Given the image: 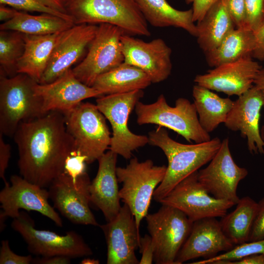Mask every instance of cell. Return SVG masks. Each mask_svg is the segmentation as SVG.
Here are the masks:
<instances>
[{
	"mask_svg": "<svg viewBox=\"0 0 264 264\" xmlns=\"http://www.w3.org/2000/svg\"><path fill=\"white\" fill-rule=\"evenodd\" d=\"M121 44L125 63L141 69L152 83L165 80L172 69L171 48L161 38L146 42L123 34Z\"/></svg>",
	"mask_w": 264,
	"mask_h": 264,
	"instance_id": "cell-16",
	"label": "cell"
},
{
	"mask_svg": "<svg viewBox=\"0 0 264 264\" xmlns=\"http://www.w3.org/2000/svg\"><path fill=\"white\" fill-rule=\"evenodd\" d=\"M82 264H98L99 261L97 260L91 259L89 258L84 259L80 263Z\"/></svg>",
	"mask_w": 264,
	"mask_h": 264,
	"instance_id": "cell-49",
	"label": "cell"
},
{
	"mask_svg": "<svg viewBox=\"0 0 264 264\" xmlns=\"http://www.w3.org/2000/svg\"><path fill=\"white\" fill-rule=\"evenodd\" d=\"M225 264H264V254L248 256L239 260L227 262Z\"/></svg>",
	"mask_w": 264,
	"mask_h": 264,
	"instance_id": "cell-46",
	"label": "cell"
},
{
	"mask_svg": "<svg viewBox=\"0 0 264 264\" xmlns=\"http://www.w3.org/2000/svg\"><path fill=\"white\" fill-rule=\"evenodd\" d=\"M97 29L96 24L83 23L74 24L63 32L39 83H51L71 69L88 48Z\"/></svg>",
	"mask_w": 264,
	"mask_h": 264,
	"instance_id": "cell-17",
	"label": "cell"
},
{
	"mask_svg": "<svg viewBox=\"0 0 264 264\" xmlns=\"http://www.w3.org/2000/svg\"><path fill=\"white\" fill-rule=\"evenodd\" d=\"M86 157L75 153L66 159L64 173L75 179L86 172Z\"/></svg>",
	"mask_w": 264,
	"mask_h": 264,
	"instance_id": "cell-38",
	"label": "cell"
},
{
	"mask_svg": "<svg viewBox=\"0 0 264 264\" xmlns=\"http://www.w3.org/2000/svg\"><path fill=\"white\" fill-rule=\"evenodd\" d=\"M263 92V106L264 107V89L262 90Z\"/></svg>",
	"mask_w": 264,
	"mask_h": 264,
	"instance_id": "cell-51",
	"label": "cell"
},
{
	"mask_svg": "<svg viewBox=\"0 0 264 264\" xmlns=\"http://www.w3.org/2000/svg\"><path fill=\"white\" fill-rule=\"evenodd\" d=\"M35 90L42 101L44 113L54 110L64 113L86 99L103 95L92 87L79 81L72 68L51 83H37Z\"/></svg>",
	"mask_w": 264,
	"mask_h": 264,
	"instance_id": "cell-21",
	"label": "cell"
},
{
	"mask_svg": "<svg viewBox=\"0 0 264 264\" xmlns=\"http://www.w3.org/2000/svg\"><path fill=\"white\" fill-rule=\"evenodd\" d=\"M193 96L200 124L208 133L225 122L234 103L230 98L220 97L211 90L197 84L193 88Z\"/></svg>",
	"mask_w": 264,
	"mask_h": 264,
	"instance_id": "cell-29",
	"label": "cell"
},
{
	"mask_svg": "<svg viewBox=\"0 0 264 264\" xmlns=\"http://www.w3.org/2000/svg\"><path fill=\"white\" fill-rule=\"evenodd\" d=\"M24 35L17 31H0V72L8 77L17 74V65L25 48Z\"/></svg>",
	"mask_w": 264,
	"mask_h": 264,
	"instance_id": "cell-32",
	"label": "cell"
},
{
	"mask_svg": "<svg viewBox=\"0 0 264 264\" xmlns=\"http://www.w3.org/2000/svg\"><path fill=\"white\" fill-rule=\"evenodd\" d=\"M142 90L104 95L99 97L96 105L110 122L112 133L109 150L126 159L132 152L147 144L149 137L132 133L128 127L129 117L137 103L143 97Z\"/></svg>",
	"mask_w": 264,
	"mask_h": 264,
	"instance_id": "cell-10",
	"label": "cell"
},
{
	"mask_svg": "<svg viewBox=\"0 0 264 264\" xmlns=\"http://www.w3.org/2000/svg\"><path fill=\"white\" fill-rule=\"evenodd\" d=\"M254 86L257 88L264 89V67H261L254 81Z\"/></svg>",
	"mask_w": 264,
	"mask_h": 264,
	"instance_id": "cell-48",
	"label": "cell"
},
{
	"mask_svg": "<svg viewBox=\"0 0 264 264\" xmlns=\"http://www.w3.org/2000/svg\"><path fill=\"white\" fill-rule=\"evenodd\" d=\"M259 254H264V239L235 245L231 249L224 253L192 264H225L228 262L235 261L248 256Z\"/></svg>",
	"mask_w": 264,
	"mask_h": 264,
	"instance_id": "cell-33",
	"label": "cell"
},
{
	"mask_svg": "<svg viewBox=\"0 0 264 264\" xmlns=\"http://www.w3.org/2000/svg\"><path fill=\"white\" fill-rule=\"evenodd\" d=\"M137 122L139 125L152 124L172 130L187 141L199 143L208 141L210 136L202 128L194 103L179 98L175 106L170 107L163 94L152 104L138 101L135 106Z\"/></svg>",
	"mask_w": 264,
	"mask_h": 264,
	"instance_id": "cell-5",
	"label": "cell"
},
{
	"mask_svg": "<svg viewBox=\"0 0 264 264\" xmlns=\"http://www.w3.org/2000/svg\"><path fill=\"white\" fill-rule=\"evenodd\" d=\"M257 213L252 226L249 242L264 239V197L258 202Z\"/></svg>",
	"mask_w": 264,
	"mask_h": 264,
	"instance_id": "cell-39",
	"label": "cell"
},
{
	"mask_svg": "<svg viewBox=\"0 0 264 264\" xmlns=\"http://www.w3.org/2000/svg\"><path fill=\"white\" fill-rule=\"evenodd\" d=\"M19 10L7 5L0 4V20L3 22H7L14 18Z\"/></svg>",
	"mask_w": 264,
	"mask_h": 264,
	"instance_id": "cell-47",
	"label": "cell"
},
{
	"mask_svg": "<svg viewBox=\"0 0 264 264\" xmlns=\"http://www.w3.org/2000/svg\"><path fill=\"white\" fill-rule=\"evenodd\" d=\"M117 155L109 150L98 159V171L89 186L90 202L101 211L107 222L112 220L121 207L116 175Z\"/></svg>",
	"mask_w": 264,
	"mask_h": 264,
	"instance_id": "cell-23",
	"label": "cell"
},
{
	"mask_svg": "<svg viewBox=\"0 0 264 264\" xmlns=\"http://www.w3.org/2000/svg\"><path fill=\"white\" fill-rule=\"evenodd\" d=\"M216 218H206L193 222L186 241L179 250L175 264L203 258L207 259L226 252L235 246L223 232Z\"/></svg>",
	"mask_w": 264,
	"mask_h": 264,
	"instance_id": "cell-22",
	"label": "cell"
},
{
	"mask_svg": "<svg viewBox=\"0 0 264 264\" xmlns=\"http://www.w3.org/2000/svg\"><path fill=\"white\" fill-rule=\"evenodd\" d=\"M11 227L22 237L28 251L38 257L62 256L76 259L93 254L91 248L76 232L71 230L60 235L36 229L34 220L24 211L13 219Z\"/></svg>",
	"mask_w": 264,
	"mask_h": 264,
	"instance_id": "cell-8",
	"label": "cell"
},
{
	"mask_svg": "<svg viewBox=\"0 0 264 264\" xmlns=\"http://www.w3.org/2000/svg\"><path fill=\"white\" fill-rule=\"evenodd\" d=\"M218 0H185L187 4H192L193 21H200L208 9Z\"/></svg>",
	"mask_w": 264,
	"mask_h": 264,
	"instance_id": "cell-41",
	"label": "cell"
},
{
	"mask_svg": "<svg viewBox=\"0 0 264 264\" xmlns=\"http://www.w3.org/2000/svg\"><path fill=\"white\" fill-rule=\"evenodd\" d=\"M63 32L44 35L24 34L25 48L17 65V73L26 74L39 83Z\"/></svg>",
	"mask_w": 264,
	"mask_h": 264,
	"instance_id": "cell-24",
	"label": "cell"
},
{
	"mask_svg": "<svg viewBox=\"0 0 264 264\" xmlns=\"http://www.w3.org/2000/svg\"><path fill=\"white\" fill-rule=\"evenodd\" d=\"M260 133L262 139L264 141V125L262 127L261 130L260 131Z\"/></svg>",
	"mask_w": 264,
	"mask_h": 264,
	"instance_id": "cell-50",
	"label": "cell"
},
{
	"mask_svg": "<svg viewBox=\"0 0 264 264\" xmlns=\"http://www.w3.org/2000/svg\"><path fill=\"white\" fill-rule=\"evenodd\" d=\"M196 26L197 42L204 53L216 48L236 28L223 0L217 1Z\"/></svg>",
	"mask_w": 264,
	"mask_h": 264,
	"instance_id": "cell-25",
	"label": "cell"
},
{
	"mask_svg": "<svg viewBox=\"0 0 264 264\" xmlns=\"http://www.w3.org/2000/svg\"><path fill=\"white\" fill-rule=\"evenodd\" d=\"M255 45L253 31L247 28H236L216 48L204 52L206 62L209 66L215 67L252 56Z\"/></svg>",
	"mask_w": 264,
	"mask_h": 264,
	"instance_id": "cell-28",
	"label": "cell"
},
{
	"mask_svg": "<svg viewBox=\"0 0 264 264\" xmlns=\"http://www.w3.org/2000/svg\"><path fill=\"white\" fill-rule=\"evenodd\" d=\"M255 48L252 56L260 61H264V22L254 32Z\"/></svg>",
	"mask_w": 264,
	"mask_h": 264,
	"instance_id": "cell-43",
	"label": "cell"
},
{
	"mask_svg": "<svg viewBox=\"0 0 264 264\" xmlns=\"http://www.w3.org/2000/svg\"><path fill=\"white\" fill-rule=\"evenodd\" d=\"M66 129L74 139L75 153L87 164L97 160L109 149L111 138L106 117L96 105L82 102L64 113Z\"/></svg>",
	"mask_w": 264,
	"mask_h": 264,
	"instance_id": "cell-7",
	"label": "cell"
},
{
	"mask_svg": "<svg viewBox=\"0 0 264 264\" xmlns=\"http://www.w3.org/2000/svg\"><path fill=\"white\" fill-rule=\"evenodd\" d=\"M67 12L75 24L109 23L125 34L151 35L136 0H71Z\"/></svg>",
	"mask_w": 264,
	"mask_h": 264,
	"instance_id": "cell-3",
	"label": "cell"
},
{
	"mask_svg": "<svg viewBox=\"0 0 264 264\" xmlns=\"http://www.w3.org/2000/svg\"><path fill=\"white\" fill-rule=\"evenodd\" d=\"M0 4L12 7L19 11L52 14L73 22V19L70 15L53 9L37 0H0Z\"/></svg>",
	"mask_w": 264,
	"mask_h": 264,
	"instance_id": "cell-34",
	"label": "cell"
},
{
	"mask_svg": "<svg viewBox=\"0 0 264 264\" xmlns=\"http://www.w3.org/2000/svg\"><path fill=\"white\" fill-rule=\"evenodd\" d=\"M145 20L156 27L173 26L182 28L191 35L197 36L193 10H179L166 0H136Z\"/></svg>",
	"mask_w": 264,
	"mask_h": 264,
	"instance_id": "cell-26",
	"label": "cell"
},
{
	"mask_svg": "<svg viewBox=\"0 0 264 264\" xmlns=\"http://www.w3.org/2000/svg\"><path fill=\"white\" fill-rule=\"evenodd\" d=\"M236 208L221 218L222 230L235 245L249 242L258 202L248 196L240 198Z\"/></svg>",
	"mask_w": 264,
	"mask_h": 264,
	"instance_id": "cell-30",
	"label": "cell"
},
{
	"mask_svg": "<svg viewBox=\"0 0 264 264\" xmlns=\"http://www.w3.org/2000/svg\"><path fill=\"white\" fill-rule=\"evenodd\" d=\"M11 156V146L6 143L3 139V134L0 132V177L4 183L8 182L5 177V173Z\"/></svg>",
	"mask_w": 264,
	"mask_h": 264,
	"instance_id": "cell-42",
	"label": "cell"
},
{
	"mask_svg": "<svg viewBox=\"0 0 264 264\" xmlns=\"http://www.w3.org/2000/svg\"><path fill=\"white\" fill-rule=\"evenodd\" d=\"M166 170L165 165L155 166L150 159L139 162L136 157L131 158L125 167L116 168L118 181L122 184L120 199L130 209L139 231L154 191L163 180Z\"/></svg>",
	"mask_w": 264,
	"mask_h": 264,
	"instance_id": "cell-6",
	"label": "cell"
},
{
	"mask_svg": "<svg viewBox=\"0 0 264 264\" xmlns=\"http://www.w3.org/2000/svg\"><path fill=\"white\" fill-rule=\"evenodd\" d=\"M149 144L160 148L168 162L165 176L153 194L159 202L180 181L210 162L219 150L218 137L195 144H184L172 139L163 127L149 133Z\"/></svg>",
	"mask_w": 264,
	"mask_h": 264,
	"instance_id": "cell-2",
	"label": "cell"
},
{
	"mask_svg": "<svg viewBox=\"0 0 264 264\" xmlns=\"http://www.w3.org/2000/svg\"><path fill=\"white\" fill-rule=\"evenodd\" d=\"M246 28L253 32L264 22V0H245Z\"/></svg>",
	"mask_w": 264,
	"mask_h": 264,
	"instance_id": "cell-35",
	"label": "cell"
},
{
	"mask_svg": "<svg viewBox=\"0 0 264 264\" xmlns=\"http://www.w3.org/2000/svg\"><path fill=\"white\" fill-rule=\"evenodd\" d=\"M11 184L4 183L0 192V230L4 228V222L8 217L16 218L21 209L38 212L53 221L59 227L63 226V221L59 214L48 202V191L45 188L33 184L22 176L12 175Z\"/></svg>",
	"mask_w": 264,
	"mask_h": 264,
	"instance_id": "cell-12",
	"label": "cell"
},
{
	"mask_svg": "<svg viewBox=\"0 0 264 264\" xmlns=\"http://www.w3.org/2000/svg\"><path fill=\"white\" fill-rule=\"evenodd\" d=\"M123 34L117 26L100 24L85 58L72 68L75 76L84 84L92 87L98 76L123 63L121 44Z\"/></svg>",
	"mask_w": 264,
	"mask_h": 264,
	"instance_id": "cell-11",
	"label": "cell"
},
{
	"mask_svg": "<svg viewBox=\"0 0 264 264\" xmlns=\"http://www.w3.org/2000/svg\"><path fill=\"white\" fill-rule=\"evenodd\" d=\"M100 227L107 242V264L139 263L135 251L139 248L141 237L134 217L127 204L124 203L112 220Z\"/></svg>",
	"mask_w": 264,
	"mask_h": 264,
	"instance_id": "cell-18",
	"label": "cell"
},
{
	"mask_svg": "<svg viewBox=\"0 0 264 264\" xmlns=\"http://www.w3.org/2000/svg\"><path fill=\"white\" fill-rule=\"evenodd\" d=\"M31 255L21 256L15 253L10 248L9 242L2 240L0 248V264H29L33 261Z\"/></svg>",
	"mask_w": 264,
	"mask_h": 264,
	"instance_id": "cell-37",
	"label": "cell"
},
{
	"mask_svg": "<svg viewBox=\"0 0 264 264\" xmlns=\"http://www.w3.org/2000/svg\"><path fill=\"white\" fill-rule=\"evenodd\" d=\"M13 137L21 176L42 188H48L64 172L66 159L75 153L64 114L59 111L21 122Z\"/></svg>",
	"mask_w": 264,
	"mask_h": 264,
	"instance_id": "cell-1",
	"label": "cell"
},
{
	"mask_svg": "<svg viewBox=\"0 0 264 264\" xmlns=\"http://www.w3.org/2000/svg\"><path fill=\"white\" fill-rule=\"evenodd\" d=\"M248 175L247 170L238 166L225 138L209 165L198 172V181L212 196L226 200L235 205L240 198L237 193L239 182Z\"/></svg>",
	"mask_w": 264,
	"mask_h": 264,
	"instance_id": "cell-15",
	"label": "cell"
},
{
	"mask_svg": "<svg viewBox=\"0 0 264 264\" xmlns=\"http://www.w3.org/2000/svg\"><path fill=\"white\" fill-rule=\"evenodd\" d=\"M70 258L62 256L39 257L33 258L32 264H68L71 262Z\"/></svg>",
	"mask_w": 264,
	"mask_h": 264,
	"instance_id": "cell-44",
	"label": "cell"
},
{
	"mask_svg": "<svg viewBox=\"0 0 264 264\" xmlns=\"http://www.w3.org/2000/svg\"><path fill=\"white\" fill-rule=\"evenodd\" d=\"M139 249L141 258L139 264H152L154 261V247L150 235L146 234L144 237H141Z\"/></svg>",
	"mask_w": 264,
	"mask_h": 264,
	"instance_id": "cell-40",
	"label": "cell"
},
{
	"mask_svg": "<svg viewBox=\"0 0 264 264\" xmlns=\"http://www.w3.org/2000/svg\"><path fill=\"white\" fill-rule=\"evenodd\" d=\"M87 172L74 179L63 173L48 187L49 199L53 207L73 223L100 226L91 212Z\"/></svg>",
	"mask_w": 264,
	"mask_h": 264,
	"instance_id": "cell-14",
	"label": "cell"
},
{
	"mask_svg": "<svg viewBox=\"0 0 264 264\" xmlns=\"http://www.w3.org/2000/svg\"><path fill=\"white\" fill-rule=\"evenodd\" d=\"M46 6L59 12L68 14L67 8L71 0H37Z\"/></svg>",
	"mask_w": 264,
	"mask_h": 264,
	"instance_id": "cell-45",
	"label": "cell"
},
{
	"mask_svg": "<svg viewBox=\"0 0 264 264\" xmlns=\"http://www.w3.org/2000/svg\"><path fill=\"white\" fill-rule=\"evenodd\" d=\"M162 205L157 212L145 217L154 247V261L157 264H175L193 222L178 209Z\"/></svg>",
	"mask_w": 264,
	"mask_h": 264,
	"instance_id": "cell-9",
	"label": "cell"
},
{
	"mask_svg": "<svg viewBox=\"0 0 264 264\" xmlns=\"http://www.w3.org/2000/svg\"><path fill=\"white\" fill-rule=\"evenodd\" d=\"M251 57L215 67L205 74L197 75L194 82L210 90L240 96L254 86L261 68Z\"/></svg>",
	"mask_w": 264,
	"mask_h": 264,
	"instance_id": "cell-19",
	"label": "cell"
},
{
	"mask_svg": "<svg viewBox=\"0 0 264 264\" xmlns=\"http://www.w3.org/2000/svg\"><path fill=\"white\" fill-rule=\"evenodd\" d=\"M198 172L180 181L159 202L178 209L193 222L206 218L223 217L235 204L210 194L198 181Z\"/></svg>",
	"mask_w": 264,
	"mask_h": 264,
	"instance_id": "cell-13",
	"label": "cell"
},
{
	"mask_svg": "<svg viewBox=\"0 0 264 264\" xmlns=\"http://www.w3.org/2000/svg\"><path fill=\"white\" fill-rule=\"evenodd\" d=\"M75 24L69 21L47 13L34 15L20 11L10 20L0 25V30L19 31L32 35H44L64 31Z\"/></svg>",
	"mask_w": 264,
	"mask_h": 264,
	"instance_id": "cell-31",
	"label": "cell"
},
{
	"mask_svg": "<svg viewBox=\"0 0 264 264\" xmlns=\"http://www.w3.org/2000/svg\"><path fill=\"white\" fill-rule=\"evenodd\" d=\"M223 1L236 28H247L245 0H223Z\"/></svg>",
	"mask_w": 264,
	"mask_h": 264,
	"instance_id": "cell-36",
	"label": "cell"
},
{
	"mask_svg": "<svg viewBox=\"0 0 264 264\" xmlns=\"http://www.w3.org/2000/svg\"><path fill=\"white\" fill-rule=\"evenodd\" d=\"M263 106L262 90L253 86L234 101L225 122L232 131H240L246 138L250 153L264 154V141L259 128L260 112Z\"/></svg>",
	"mask_w": 264,
	"mask_h": 264,
	"instance_id": "cell-20",
	"label": "cell"
},
{
	"mask_svg": "<svg viewBox=\"0 0 264 264\" xmlns=\"http://www.w3.org/2000/svg\"><path fill=\"white\" fill-rule=\"evenodd\" d=\"M152 83L141 69L123 62L98 76L92 87L104 95L142 90Z\"/></svg>",
	"mask_w": 264,
	"mask_h": 264,
	"instance_id": "cell-27",
	"label": "cell"
},
{
	"mask_svg": "<svg viewBox=\"0 0 264 264\" xmlns=\"http://www.w3.org/2000/svg\"><path fill=\"white\" fill-rule=\"evenodd\" d=\"M37 83L25 74L8 77L0 72V132L3 135L12 136L21 122L45 114L36 92Z\"/></svg>",
	"mask_w": 264,
	"mask_h": 264,
	"instance_id": "cell-4",
	"label": "cell"
}]
</instances>
